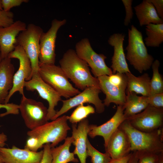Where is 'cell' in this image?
<instances>
[{
    "mask_svg": "<svg viewBox=\"0 0 163 163\" xmlns=\"http://www.w3.org/2000/svg\"><path fill=\"white\" fill-rule=\"evenodd\" d=\"M128 36L126 58L130 64L141 73L150 69L154 59L148 52L141 32L133 25L128 29Z\"/></svg>",
    "mask_w": 163,
    "mask_h": 163,
    "instance_id": "3957f363",
    "label": "cell"
},
{
    "mask_svg": "<svg viewBox=\"0 0 163 163\" xmlns=\"http://www.w3.org/2000/svg\"><path fill=\"white\" fill-rule=\"evenodd\" d=\"M65 19L52 21L51 26L46 33L42 34L40 40L39 62L54 64L56 60V41L57 32L60 28L66 23Z\"/></svg>",
    "mask_w": 163,
    "mask_h": 163,
    "instance_id": "7c38bea8",
    "label": "cell"
},
{
    "mask_svg": "<svg viewBox=\"0 0 163 163\" xmlns=\"http://www.w3.org/2000/svg\"><path fill=\"white\" fill-rule=\"evenodd\" d=\"M132 152L126 156L117 159H111L108 163H128L131 156Z\"/></svg>",
    "mask_w": 163,
    "mask_h": 163,
    "instance_id": "ab89813d",
    "label": "cell"
},
{
    "mask_svg": "<svg viewBox=\"0 0 163 163\" xmlns=\"http://www.w3.org/2000/svg\"><path fill=\"white\" fill-rule=\"evenodd\" d=\"M24 86L27 91H37L41 97L48 102L47 118L48 120H51L56 112L55 107L61 100V96L42 79L38 72L33 74L30 80L25 82Z\"/></svg>",
    "mask_w": 163,
    "mask_h": 163,
    "instance_id": "4fadbf2b",
    "label": "cell"
},
{
    "mask_svg": "<svg viewBox=\"0 0 163 163\" xmlns=\"http://www.w3.org/2000/svg\"><path fill=\"white\" fill-rule=\"evenodd\" d=\"M0 163H4L3 161L2 156L0 153Z\"/></svg>",
    "mask_w": 163,
    "mask_h": 163,
    "instance_id": "7bdbcfd3",
    "label": "cell"
},
{
    "mask_svg": "<svg viewBox=\"0 0 163 163\" xmlns=\"http://www.w3.org/2000/svg\"><path fill=\"white\" fill-rule=\"evenodd\" d=\"M8 57L11 59H18L19 60V66L18 69L14 74L13 87L5 100V104L8 103L10 98L15 92L18 91L22 95H24V82L30 80L32 76L31 62L21 46L17 45Z\"/></svg>",
    "mask_w": 163,
    "mask_h": 163,
    "instance_id": "9c48e42d",
    "label": "cell"
},
{
    "mask_svg": "<svg viewBox=\"0 0 163 163\" xmlns=\"http://www.w3.org/2000/svg\"><path fill=\"white\" fill-rule=\"evenodd\" d=\"M2 60V59L1 57V51H0V62H1Z\"/></svg>",
    "mask_w": 163,
    "mask_h": 163,
    "instance_id": "f6af8a7d",
    "label": "cell"
},
{
    "mask_svg": "<svg viewBox=\"0 0 163 163\" xmlns=\"http://www.w3.org/2000/svg\"><path fill=\"white\" fill-rule=\"evenodd\" d=\"M24 149L30 151L36 152L40 149L37 139L32 137H29L27 139Z\"/></svg>",
    "mask_w": 163,
    "mask_h": 163,
    "instance_id": "8d00e7d4",
    "label": "cell"
},
{
    "mask_svg": "<svg viewBox=\"0 0 163 163\" xmlns=\"http://www.w3.org/2000/svg\"><path fill=\"white\" fill-rule=\"evenodd\" d=\"M75 52L78 56L86 62L95 77L113 74L111 69L105 62L107 57L103 54H98L93 49L89 39H82L75 46Z\"/></svg>",
    "mask_w": 163,
    "mask_h": 163,
    "instance_id": "52a82bcc",
    "label": "cell"
},
{
    "mask_svg": "<svg viewBox=\"0 0 163 163\" xmlns=\"http://www.w3.org/2000/svg\"><path fill=\"white\" fill-rule=\"evenodd\" d=\"M59 63L67 77L78 89L83 91L93 87L100 89L97 78L92 75L87 63L78 56L75 50H68Z\"/></svg>",
    "mask_w": 163,
    "mask_h": 163,
    "instance_id": "6da1fadb",
    "label": "cell"
},
{
    "mask_svg": "<svg viewBox=\"0 0 163 163\" xmlns=\"http://www.w3.org/2000/svg\"><path fill=\"white\" fill-rule=\"evenodd\" d=\"M109 81L112 84L116 86L126 88L127 79L125 73L117 72L115 74L108 76Z\"/></svg>",
    "mask_w": 163,
    "mask_h": 163,
    "instance_id": "4dcf8cb0",
    "label": "cell"
},
{
    "mask_svg": "<svg viewBox=\"0 0 163 163\" xmlns=\"http://www.w3.org/2000/svg\"><path fill=\"white\" fill-rule=\"evenodd\" d=\"M148 97L149 105L157 108H163V93L150 95Z\"/></svg>",
    "mask_w": 163,
    "mask_h": 163,
    "instance_id": "836d02e7",
    "label": "cell"
},
{
    "mask_svg": "<svg viewBox=\"0 0 163 163\" xmlns=\"http://www.w3.org/2000/svg\"><path fill=\"white\" fill-rule=\"evenodd\" d=\"M43 32L40 27L30 23L16 38L17 45L23 49L31 62L32 75L38 72L40 40Z\"/></svg>",
    "mask_w": 163,
    "mask_h": 163,
    "instance_id": "8992f818",
    "label": "cell"
},
{
    "mask_svg": "<svg viewBox=\"0 0 163 163\" xmlns=\"http://www.w3.org/2000/svg\"><path fill=\"white\" fill-rule=\"evenodd\" d=\"M26 27V24L20 20L6 27H0V49L2 59L8 57L13 51L17 45V37Z\"/></svg>",
    "mask_w": 163,
    "mask_h": 163,
    "instance_id": "2e32d148",
    "label": "cell"
},
{
    "mask_svg": "<svg viewBox=\"0 0 163 163\" xmlns=\"http://www.w3.org/2000/svg\"><path fill=\"white\" fill-rule=\"evenodd\" d=\"M2 10H3V9L2 6L1 0H0V11Z\"/></svg>",
    "mask_w": 163,
    "mask_h": 163,
    "instance_id": "ee69618b",
    "label": "cell"
},
{
    "mask_svg": "<svg viewBox=\"0 0 163 163\" xmlns=\"http://www.w3.org/2000/svg\"><path fill=\"white\" fill-rule=\"evenodd\" d=\"M160 65L159 61L158 59H156L153 62L151 66L153 74L152 78L150 80V95L155 94L163 93V77L159 72Z\"/></svg>",
    "mask_w": 163,
    "mask_h": 163,
    "instance_id": "4316f807",
    "label": "cell"
},
{
    "mask_svg": "<svg viewBox=\"0 0 163 163\" xmlns=\"http://www.w3.org/2000/svg\"><path fill=\"white\" fill-rule=\"evenodd\" d=\"M101 91L99 88L89 87L75 96L62 101L63 103L62 106L59 111H56L51 120L60 117L71 109L85 103L92 104L94 106L95 111L97 113H103L105 106L99 97V94Z\"/></svg>",
    "mask_w": 163,
    "mask_h": 163,
    "instance_id": "30bf717a",
    "label": "cell"
},
{
    "mask_svg": "<svg viewBox=\"0 0 163 163\" xmlns=\"http://www.w3.org/2000/svg\"><path fill=\"white\" fill-rule=\"evenodd\" d=\"M38 73L42 79L61 97L69 99L81 92L74 88L60 66L39 62Z\"/></svg>",
    "mask_w": 163,
    "mask_h": 163,
    "instance_id": "5b68a950",
    "label": "cell"
},
{
    "mask_svg": "<svg viewBox=\"0 0 163 163\" xmlns=\"http://www.w3.org/2000/svg\"><path fill=\"white\" fill-rule=\"evenodd\" d=\"M154 6L159 17L163 20V0H149Z\"/></svg>",
    "mask_w": 163,
    "mask_h": 163,
    "instance_id": "f35d334b",
    "label": "cell"
},
{
    "mask_svg": "<svg viewBox=\"0 0 163 163\" xmlns=\"http://www.w3.org/2000/svg\"><path fill=\"white\" fill-rule=\"evenodd\" d=\"M128 163H139L136 151L132 152L131 156Z\"/></svg>",
    "mask_w": 163,
    "mask_h": 163,
    "instance_id": "b9f144b4",
    "label": "cell"
},
{
    "mask_svg": "<svg viewBox=\"0 0 163 163\" xmlns=\"http://www.w3.org/2000/svg\"><path fill=\"white\" fill-rule=\"evenodd\" d=\"M140 26L150 24H163V20L158 16L152 4L149 0H144L134 7Z\"/></svg>",
    "mask_w": 163,
    "mask_h": 163,
    "instance_id": "7402d4cb",
    "label": "cell"
},
{
    "mask_svg": "<svg viewBox=\"0 0 163 163\" xmlns=\"http://www.w3.org/2000/svg\"><path fill=\"white\" fill-rule=\"evenodd\" d=\"M43 158L40 163H52V157L51 153L50 143L44 145Z\"/></svg>",
    "mask_w": 163,
    "mask_h": 163,
    "instance_id": "74e56055",
    "label": "cell"
},
{
    "mask_svg": "<svg viewBox=\"0 0 163 163\" xmlns=\"http://www.w3.org/2000/svg\"><path fill=\"white\" fill-rule=\"evenodd\" d=\"M95 111L92 106L81 104L77 106L69 116H68V120L72 124H76L86 119L89 115L94 113Z\"/></svg>",
    "mask_w": 163,
    "mask_h": 163,
    "instance_id": "83f0119b",
    "label": "cell"
},
{
    "mask_svg": "<svg viewBox=\"0 0 163 163\" xmlns=\"http://www.w3.org/2000/svg\"><path fill=\"white\" fill-rule=\"evenodd\" d=\"M14 13L10 11H0V27L10 26L14 22Z\"/></svg>",
    "mask_w": 163,
    "mask_h": 163,
    "instance_id": "1f68e13d",
    "label": "cell"
},
{
    "mask_svg": "<svg viewBox=\"0 0 163 163\" xmlns=\"http://www.w3.org/2000/svg\"><path fill=\"white\" fill-rule=\"evenodd\" d=\"M87 154L91 158L92 163H108L111 159L107 153H102L91 144L88 139L87 142Z\"/></svg>",
    "mask_w": 163,
    "mask_h": 163,
    "instance_id": "f1b7e54d",
    "label": "cell"
},
{
    "mask_svg": "<svg viewBox=\"0 0 163 163\" xmlns=\"http://www.w3.org/2000/svg\"><path fill=\"white\" fill-rule=\"evenodd\" d=\"M8 139L7 136L4 133H0V147H3L6 145Z\"/></svg>",
    "mask_w": 163,
    "mask_h": 163,
    "instance_id": "60d3db41",
    "label": "cell"
},
{
    "mask_svg": "<svg viewBox=\"0 0 163 163\" xmlns=\"http://www.w3.org/2000/svg\"><path fill=\"white\" fill-rule=\"evenodd\" d=\"M123 106H117L116 111L113 116L107 122L102 124L90 125V130L88 135L93 138L97 136H102L104 140L105 147L111 136L125 120L123 113Z\"/></svg>",
    "mask_w": 163,
    "mask_h": 163,
    "instance_id": "5bb4252c",
    "label": "cell"
},
{
    "mask_svg": "<svg viewBox=\"0 0 163 163\" xmlns=\"http://www.w3.org/2000/svg\"><path fill=\"white\" fill-rule=\"evenodd\" d=\"M125 37V35L122 33H114L110 36L108 40V44L113 47L114 50L110 66L113 74L117 72L125 74L131 72L124 51Z\"/></svg>",
    "mask_w": 163,
    "mask_h": 163,
    "instance_id": "e0dca14e",
    "label": "cell"
},
{
    "mask_svg": "<svg viewBox=\"0 0 163 163\" xmlns=\"http://www.w3.org/2000/svg\"><path fill=\"white\" fill-rule=\"evenodd\" d=\"M97 78L100 89L106 95L103 103L104 106L108 107L111 103L117 106H124L126 100V88L111 83L108 80V75L101 76Z\"/></svg>",
    "mask_w": 163,
    "mask_h": 163,
    "instance_id": "ffe728a7",
    "label": "cell"
},
{
    "mask_svg": "<svg viewBox=\"0 0 163 163\" xmlns=\"http://www.w3.org/2000/svg\"><path fill=\"white\" fill-rule=\"evenodd\" d=\"M28 0H1L3 10L5 11H10L12 8L18 6L23 3H27Z\"/></svg>",
    "mask_w": 163,
    "mask_h": 163,
    "instance_id": "d590c367",
    "label": "cell"
},
{
    "mask_svg": "<svg viewBox=\"0 0 163 163\" xmlns=\"http://www.w3.org/2000/svg\"><path fill=\"white\" fill-rule=\"evenodd\" d=\"M14 67L11 59L7 57L0 62V104H5V100L13 84Z\"/></svg>",
    "mask_w": 163,
    "mask_h": 163,
    "instance_id": "44dd1931",
    "label": "cell"
},
{
    "mask_svg": "<svg viewBox=\"0 0 163 163\" xmlns=\"http://www.w3.org/2000/svg\"><path fill=\"white\" fill-rule=\"evenodd\" d=\"M123 113L126 120L138 114L149 105L148 97L139 96L135 93H126Z\"/></svg>",
    "mask_w": 163,
    "mask_h": 163,
    "instance_id": "cb8c5ba5",
    "label": "cell"
},
{
    "mask_svg": "<svg viewBox=\"0 0 163 163\" xmlns=\"http://www.w3.org/2000/svg\"><path fill=\"white\" fill-rule=\"evenodd\" d=\"M125 74L127 79L126 93L133 92L145 97L149 96L151 78L148 73H144L138 77L135 76L131 72Z\"/></svg>",
    "mask_w": 163,
    "mask_h": 163,
    "instance_id": "603a6c76",
    "label": "cell"
},
{
    "mask_svg": "<svg viewBox=\"0 0 163 163\" xmlns=\"http://www.w3.org/2000/svg\"><path fill=\"white\" fill-rule=\"evenodd\" d=\"M73 141V139L72 136L67 137L63 144L56 147L51 148L52 163L78 162V160L75 157L73 152L70 151V148Z\"/></svg>",
    "mask_w": 163,
    "mask_h": 163,
    "instance_id": "d4e9b609",
    "label": "cell"
},
{
    "mask_svg": "<svg viewBox=\"0 0 163 163\" xmlns=\"http://www.w3.org/2000/svg\"><path fill=\"white\" fill-rule=\"evenodd\" d=\"M105 148L111 159L124 157L131 152L129 137L120 126L111 136Z\"/></svg>",
    "mask_w": 163,
    "mask_h": 163,
    "instance_id": "ac0fdd59",
    "label": "cell"
},
{
    "mask_svg": "<svg viewBox=\"0 0 163 163\" xmlns=\"http://www.w3.org/2000/svg\"><path fill=\"white\" fill-rule=\"evenodd\" d=\"M5 108L6 110V112L4 113L0 114V117H2L9 114L14 115L19 113V105L13 103L6 104H0V109Z\"/></svg>",
    "mask_w": 163,
    "mask_h": 163,
    "instance_id": "e575fe53",
    "label": "cell"
},
{
    "mask_svg": "<svg viewBox=\"0 0 163 163\" xmlns=\"http://www.w3.org/2000/svg\"><path fill=\"white\" fill-rule=\"evenodd\" d=\"M126 120L139 130L152 132L163 128V108H157L149 105L142 112Z\"/></svg>",
    "mask_w": 163,
    "mask_h": 163,
    "instance_id": "8fae6325",
    "label": "cell"
},
{
    "mask_svg": "<svg viewBox=\"0 0 163 163\" xmlns=\"http://www.w3.org/2000/svg\"><path fill=\"white\" fill-rule=\"evenodd\" d=\"M139 163H163V153L136 151Z\"/></svg>",
    "mask_w": 163,
    "mask_h": 163,
    "instance_id": "f546056e",
    "label": "cell"
},
{
    "mask_svg": "<svg viewBox=\"0 0 163 163\" xmlns=\"http://www.w3.org/2000/svg\"><path fill=\"white\" fill-rule=\"evenodd\" d=\"M19 110L27 127L33 130L48 122V108L43 103L22 95Z\"/></svg>",
    "mask_w": 163,
    "mask_h": 163,
    "instance_id": "ba28073f",
    "label": "cell"
},
{
    "mask_svg": "<svg viewBox=\"0 0 163 163\" xmlns=\"http://www.w3.org/2000/svg\"><path fill=\"white\" fill-rule=\"evenodd\" d=\"M0 153L4 163H40L43 151L34 152L14 145L11 148L0 147Z\"/></svg>",
    "mask_w": 163,
    "mask_h": 163,
    "instance_id": "9a60e30c",
    "label": "cell"
},
{
    "mask_svg": "<svg viewBox=\"0 0 163 163\" xmlns=\"http://www.w3.org/2000/svg\"><path fill=\"white\" fill-rule=\"evenodd\" d=\"M68 116H60L56 119L27 133L29 137L38 140L40 148L47 143H50L51 148L55 147L67 137L68 131L71 129L68 123Z\"/></svg>",
    "mask_w": 163,
    "mask_h": 163,
    "instance_id": "277c9868",
    "label": "cell"
},
{
    "mask_svg": "<svg viewBox=\"0 0 163 163\" xmlns=\"http://www.w3.org/2000/svg\"><path fill=\"white\" fill-rule=\"evenodd\" d=\"M122 1L124 5L126 12L124 24L125 26H128L130 23L133 16V13L132 8L133 1L122 0Z\"/></svg>",
    "mask_w": 163,
    "mask_h": 163,
    "instance_id": "d6a6232c",
    "label": "cell"
},
{
    "mask_svg": "<svg viewBox=\"0 0 163 163\" xmlns=\"http://www.w3.org/2000/svg\"><path fill=\"white\" fill-rule=\"evenodd\" d=\"M89 121L86 119L80 122L77 126L76 124H72V136L73 144L75 148L73 152L76 155L80 163H86L87 157V142L90 130Z\"/></svg>",
    "mask_w": 163,
    "mask_h": 163,
    "instance_id": "d6986e66",
    "label": "cell"
},
{
    "mask_svg": "<svg viewBox=\"0 0 163 163\" xmlns=\"http://www.w3.org/2000/svg\"><path fill=\"white\" fill-rule=\"evenodd\" d=\"M120 126L129 137L131 152L163 153V128L152 132H145L133 127L126 120Z\"/></svg>",
    "mask_w": 163,
    "mask_h": 163,
    "instance_id": "7a4b0ae2",
    "label": "cell"
},
{
    "mask_svg": "<svg viewBox=\"0 0 163 163\" xmlns=\"http://www.w3.org/2000/svg\"><path fill=\"white\" fill-rule=\"evenodd\" d=\"M147 37L145 44L147 46L159 47L163 42V24H150L145 26Z\"/></svg>",
    "mask_w": 163,
    "mask_h": 163,
    "instance_id": "484cf974",
    "label": "cell"
}]
</instances>
